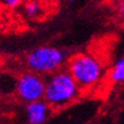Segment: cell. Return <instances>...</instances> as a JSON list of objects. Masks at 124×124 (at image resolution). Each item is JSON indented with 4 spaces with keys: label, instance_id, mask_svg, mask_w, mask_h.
<instances>
[{
    "label": "cell",
    "instance_id": "11",
    "mask_svg": "<svg viewBox=\"0 0 124 124\" xmlns=\"http://www.w3.org/2000/svg\"><path fill=\"white\" fill-rule=\"evenodd\" d=\"M68 1H70V2H74L75 0H68Z\"/></svg>",
    "mask_w": 124,
    "mask_h": 124
},
{
    "label": "cell",
    "instance_id": "6",
    "mask_svg": "<svg viewBox=\"0 0 124 124\" xmlns=\"http://www.w3.org/2000/svg\"><path fill=\"white\" fill-rule=\"evenodd\" d=\"M109 78H110V81H113L114 83L124 82V57L120 58L115 63L110 71Z\"/></svg>",
    "mask_w": 124,
    "mask_h": 124
},
{
    "label": "cell",
    "instance_id": "2",
    "mask_svg": "<svg viewBox=\"0 0 124 124\" xmlns=\"http://www.w3.org/2000/svg\"><path fill=\"white\" fill-rule=\"evenodd\" d=\"M68 73L81 89H88L100 80L102 66L96 57L89 54H78L68 60Z\"/></svg>",
    "mask_w": 124,
    "mask_h": 124
},
{
    "label": "cell",
    "instance_id": "5",
    "mask_svg": "<svg viewBox=\"0 0 124 124\" xmlns=\"http://www.w3.org/2000/svg\"><path fill=\"white\" fill-rule=\"evenodd\" d=\"M50 106L45 100L30 102L26 106V118L29 124H43L49 116Z\"/></svg>",
    "mask_w": 124,
    "mask_h": 124
},
{
    "label": "cell",
    "instance_id": "3",
    "mask_svg": "<svg viewBox=\"0 0 124 124\" xmlns=\"http://www.w3.org/2000/svg\"><path fill=\"white\" fill-rule=\"evenodd\" d=\"M65 54L55 47H39L26 57L27 66L35 73H54L64 64Z\"/></svg>",
    "mask_w": 124,
    "mask_h": 124
},
{
    "label": "cell",
    "instance_id": "8",
    "mask_svg": "<svg viewBox=\"0 0 124 124\" xmlns=\"http://www.w3.org/2000/svg\"><path fill=\"white\" fill-rule=\"evenodd\" d=\"M23 1L24 0H0V4L8 8H16L21 4H23Z\"/></svg>",
    "mask_w": 124,
    "mask_h": 124
},
{
    "label": "cell",
    "instance_id": "9",
    "mask_svg": "<svg viewBox=\"0 0 124 124\" xmlns=\"http://www.w3.org/2000/svg\"><path fill=\"white\" fill-rule=\"evenodd\" d=\"M117 10H118L120 16L124 19V0H120V2L117 5Z\"/></svg>",
    "mask_w": 124,
    "mask_h": 124
},
{
    "label": "cell",
    "instance_id": "10",
    "mask_svg": "<svg viewBox=\"0 0 124 124\" xmlns=\"http://www.w3.org/2000/svg\"><path fill=\"white\" fill-rule=\"evenodd\" d=\"M1 14H2V5L0 4V16H1Z\"/></svg>",
    "mask_w": 124,
    "mask_h": 124
},
{
    "label": "cell",
    "instance_id": "7",
    "mask_svg": "<svg viewBox=\"0 0 124 124\" xmlns=\"http://www.w3.org/2000/svg\"><path fill=\"white\" fill-rule=\"evenodd\" d=\"M24 9H25V13L29 17H37L41 14L42 11V5L40 1L38 0H29L26 1V4L24 6Z\"/></svg>",
    "mask_w": 124,
    "mask_h": 124
},
{
    "label": "cell",
    "instance_id": "1",
    "mask_svg": "<svg viewBox=\"0 0 124 124\" xmlns=\"http://www.w3.org/2000/svg\"><path fill=\"white\" fill-rule=\"evenodd\" d=\"M81 88L68 72H57L46 82L45 101L53 108H63L79 97Z\"/></svg>",
    "mask_w": 124,
    "mask_h": 124
},
{
    "label": "cell",
    "instance_id": "4",
    "mask_svg": "<svg viewBox=\"0 0 124 124\" xmlns=\"http://www.w3.org/2000/svg\"><path fill=\"white\" fill-rule=\"evenodd\" d=\"M18 97L27 104L42 100L46 93V82L37 73H24L16 82Z\"/></svg>",
    "mask_w": 124,
    "mask_h": 124
}]
</instances>
